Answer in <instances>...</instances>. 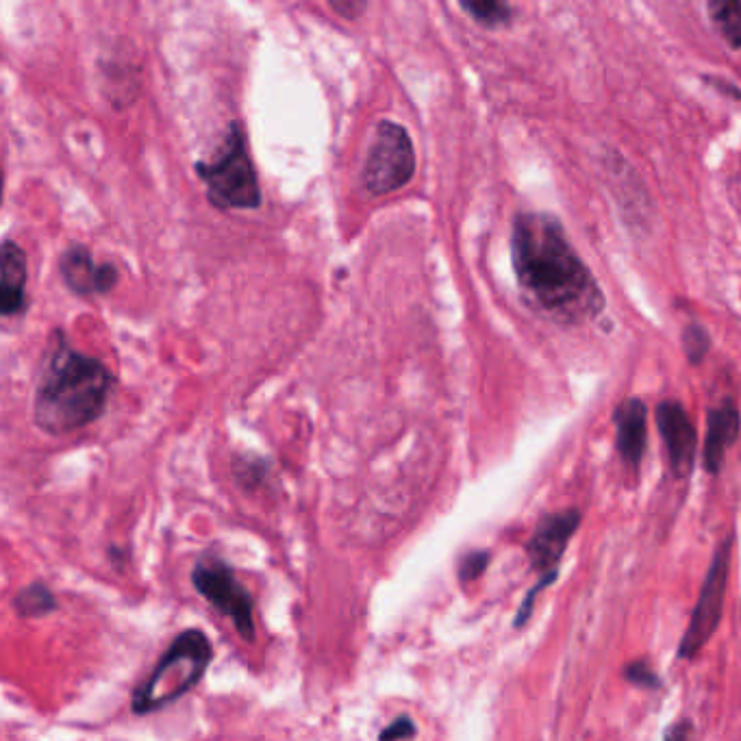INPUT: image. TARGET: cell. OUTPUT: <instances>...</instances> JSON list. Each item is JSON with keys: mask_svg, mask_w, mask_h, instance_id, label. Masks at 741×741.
<instances>
[{"mask_svg": "<svg viewBox=\"0 0 741 741\" xmlns=\"http://www.w3.org/2000/svg\"><path fill=\"white\" fill-rule=\"evenodd\" d=\"M511 263L524 298L550 320L579 326L605 311L598 281L552 213L520 211L513 218Z\"/></svg>", "mask_w": 741, "mask_h": 741, "instance_id": "1", "label": "cell"}, {"mask_svg": "<svg viewBox=\"0 0 741 741\" xmlns=\"http://www.w3.org/2000/svg\"><path fill=\"white\" fill-rule=\"evenodd\" d=\"M557 576H559V574H548V576H542V579H539V583H537L535 587H531V592L524 596L522 605H520V609H518V615H516V629H522V626L531 620L537 596L542 594L546 587H550L552 583H555V581H557Z\"/></svg>", "mask_w": 741, "mask_h": 741, "instance_id": "19", "label": "cell"}, {"mask_svg": "<svg viewBox=\"0 0 741 741\" xmlns=\"http://www.w3.org/2000/svg\"><path fill=\"white\" fill-rule=\"evenodd\" d=\"M741 435V411L735 400L726 398L707 413V437L702 450V463L711 476H718L726 463V455Z\"/></svg>", "mask_w": 741, "mask_h": 741, "instance_id": "12", "label": "cell"}, {"mask_svg": "<svg viewBox=\"0 0 741 741\" xmlns=\"http://www.w3.org/2000/svg\"><path fill=\"white\" fill-rule=\"evenodd\" d=\"M694 737H696L694 724L689 720H681L665 731L663 741H694Z\"/></svg>", "mask_w": 741, "mask_h": 741, "instance_id": "22", "label": "cell"}, {"mask_svg": "<svg viewBox=\"0 0 741 741\" xmlns=\"http://www.w3.org/2000/svg\"><path fill=\"white\" fill-rule=\"evenodd\" d=\"M116 376L103 361L74 348L66 333H50L37 374L33 422L46 435H68L103 416Z\"/></svg>", "mask_w": 741, "mask_h": 741, "instance_id": "2", "label": "cell"}, {"mask_svg": "<svg viewBox=\"0 0 741 741\" xmlns=\"http://www.w3.org/2000/svg\"><path fill=\"white\" fill-rule=\"evenodd\" d=\"M57 607L55 596L50 589L42 583H33L24 587L22 592L14 598V609L22 615V618H42V615L50 613Z\"/></svg>", "mask_w": 741, "mask_h": 741, "instance_id": "16", "label": "cell"}, {"mask_svg": "<svg viewBox=\"0 0 741 741\" xmlns=\"http://www.w3.org/2000/svg\"><path fill=\"white\" fill-rule=\"evenodd\" d=\"M198 179L205 183L207 196L218 209H257L261 187L250 155L246 129L231 122L224 140L211 161L196 163Z\"/></svg>", "mask_w": 741, "mask_h": 741, "instance_id": "4", "label": "cell"}, {"mask_svg": "<svg viewBox=\"0 0 741 741\" xmlns=\"http://www.w3.org/2000/svg\"><path fill=\"white\" fill-rule=\"evenodd\" d=\"M192 583L200 596L211 602L226 618L233 620L237 633L246 639H253V598H250L248 589L235 579L229 565L216 559L200 561L192 572Z\"/></svg>", "mask_w": 741, "mask_h": 741, "instance_id": "7", "label": "cell"}, {"mask_svg": "<svg viewBox=\"0 0 741 741\" xmlns=\"http://www.w3.org/2000/svg\"><path fill=\"white\" fill-rule=\"evenodd\" d=\"M581 520L583 516L579 509H561L542 516L529 544H526L533 570H537L542 576L559 574V563L565 550H568L574 533L579 531Z\"/></svg>", "mask_w": 741, "mask_h": 741, "instance_id": "8", "label": "cell"}, {"mask_svg": "<svg viewBox=\"0 0 741 741\" xmlns=\"http://www.w3.org/2000/svg\"><path fill=\"white\" fill-rule=\"evenodd\" d=\"M211 659L213 646L209 637L198 629L183 631L163 652L146 681L135 689L133 713H153L177 702L198 685Z\"/></svg>", "mask_w": 741, "mask_h": 741, "instance_id": "3", "label": "cell"}, {"mask_svg": "<svg viewBox=\"0 0 741 741\" xmlns=\"http://www.w3.org/2000/svg\"><path fill=\"white\" fill-rule=\"evenodd\" d=\"M489 559H492V555H489L487 550L468 552V555L463 557L461 563H459V581L461 583H472V581L479 579V576L487 570Z\"/></svg>", "mask_w": 741, "mask_h": 741, "instance_id": "18", "label": "cell"}, {"mask_svg": "<svg viewBox=\"0 0 741 741\" xmlns=\"http://www.w3.org/2000/svg\"><path fill=\"white\" fill-rule=\"evenodd\" d=\"M416 174V150L403 124L381 120L376 124L361 183L370 196H387L403 187Z\"/></svg>", "mask_w": 741, "mask_h": 741, "instance_id": "5", "label": "cell"}, {"mask_svg": "<svg viewBox=\"0 0 741 741\" xmlns=\"http://www.w3.org/2000/svg\"><path fill=\"white\" fill-rule=\"evenodd\" d=\"M0 313L5 318L22 316L27 309V253L14 240L3 242L0 253Z\"/></svg>", "mask_w": 741, "mask_h": 741, "instance_id": "13", "label": "cell"}, {"mask_svg": "<svg viewBox=\"0 0 741 741\" xmlns=\"http://www.w3.org/2000/svg\"><path fill=\"white\" fill-rule=\"evenodd\" d=\"M683 348H685V357L689 359V363L698 366V363L707 357L709 348H711V337L705 326L689 324L683 331Z\"/></svg>", "mask_w": 741, "mask_h": 741, "instance_id": "17", "label": "cell"}, {"mask_svg": "<svg viewBox=\"0 0 741 741\" xmlns=\"http://www.w3.org/2000/svg\"><path fill=\"white\" fill-rule=\"evenodd\" d=\"M459 7L485 29L507 27L513 20V7L502 0H461Z\"/></svg>", "mask_w": 741, "mask_h": 741, "instance_id": "15", "label": "cell"}, {"mask_svg": "<svg viewBox=\"0 0 741 741\" xmlns=\"http://www.w3.org/2000/svg\"><path fill=\"white\" fill-rule=\"evenodd\" d=\"M655 420L674 476L685 479L694 470L698 452V433L692 416L678 400H663L655 409Z\"/></svg>", "mask_w": 741, "mask_h": 741, "instance_id": "9", "label": "cell"}, {"mask_svg": "<svg viewBox=\"0 0 741 741\" xmlns=\"http://www.w3.org/2000/svg\"><path fill=\"white\" fill-rule=\"evenodd\" d=\"M709 20L722 35V40L739 50L741 48V0H711L707 3Z\"/></svg>", "mask_w": 741, "mask_h": 741, "instance_id": "14", "label": "cell"}, {"mask_svg": "<svg viewBox=\"0 0 741 741\" xmlns=\"http://www.w3.org/2000/svg\"><path fill=\"white\" fill-rule=\"evenodd\" d=\"M731 546L733 537H726L718 550H715V557L709 565L705 583H702L692 620H689L681 646H678V659H696L700 650L711 642V637L718 631L728 589V574H731Z\"/></svg>", "mask_w": 741, "mask_h": 741, "instance_id": "6", "label": "cell"}, {"mask_svg": "<svg viewBox=\"0 0 741 741\" xmlns=\"http://www.w3.org/2000/svg\"><path fill=\"white\" fill-rule=\"evenodd\" d=\"M59 274L68 290L79 298L107 296L120 281L118 266L96 263L85 244H70L59 257Z\"/></svg>", "mask_w": 741, "mask_h": 741, "instance_id": "10", "label": "cell"}, {"mask_svg": "<svg viewBox=\"0 0 741 741\" xmlns=\"http://www.w3.org/2000/svg\"><path fill=\"white\" fill-rule=\"evenodd\" d=\"M624 678L629 683L637 685V687H646V689H659L661 687V681L657 678V674L652 672L648 668V663H644V661H635V663L626 665Z\"/></svg>", "mask_w": 741, "mask_h": 741, "instance_id": "20", "label": "cell"}, {"mask_svg": "<svg viewBox=\"0 0 741 741\" xmlns=\"http://www.w3.org/2000/svg\"><path fill=\"white\" fill-rule=\"evenodd\" d=\"M331 9L337 11V14L346 18V20L348 18L355 20V18H359L361 11L366 9V5H363V3H331Z\"/></svg>", "mask_w": 741, "mask_h": 741, "instance_id": "23", "label": "cell"}, {"mask_svg": "<svg viewBox=\"0 0 741 741\" xmlns=\"http://www.w3.org/2000/svg\"><path fill=\"white\" fill-rule=\"evenodd\" d=\"M416 735V724L411 722V718H396L392 724L379 733V741H405Z\"/></svg>", "mask_w": 741, "mask_h": 741, "instance_id": "21", "label": "cell"}, {"mask_svg": "<svg viewBox=\"0 0 741 741\" xmlns=\"http://www.w3.org/2000/svg\"><path fill=\"white\" fill-rule=\"evenodd\" d=\"M615 448L624 466L637 472L648 446V407L642 398H626L613 409Z\"/></svg>", "mask_w": 741, "mask_h": 741, "instance_id": "11", "label": "cell"}]
</instances>
